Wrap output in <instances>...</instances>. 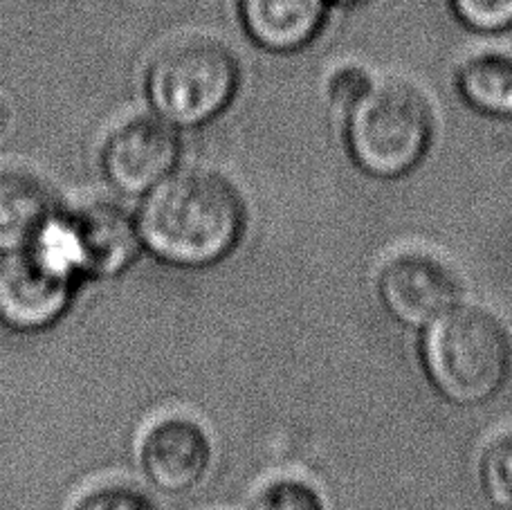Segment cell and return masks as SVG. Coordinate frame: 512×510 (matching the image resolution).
I'll return each mask as SVG.
<instances>
[{"instance_id":"3","label":"cell","mask_w":512,"mask_h":510,"mask_svg":"<svg viewBox=\"0 0 512 510\" xmlns=\"http://www.w3.org/2000/svg\"><path fill=\"white\" fill-rule=\"evenodd\" d=\"M344 115L346 149L353 165L369 178H407L423 165L434 144V106L407 79L373 81Z\"/></svg>"},{"instance_id":"15","label":"cell","mask_w":512,"mask_h":510,"mask_svg":"<svg viewBox=\"0 0 512 510\" xmlns=\"http://www.w3.org/2000/svg\"><path fill=\"white\" fill-rule=\"evenodd\" d=\"M459 21L474 32H504L512 27V0H450Z\"/></svg>"},{"instance_id":"5","label":"cell","mask_w":512,"mask_h":510,"mask_svg":"<svg viewBox=\"0 0 512 510\" xmlns=\"http://www.w3.org/2000/svg\"><path fill=\"white\" fill-rule=\"evenodd\" d=\"M77 272L45 241L0 261V324L16 333L50 329L75 297Z\"/></svg>"},{"instance_id":"16","label":"cell","mask_w":512,"mask_h":510,"mask_svg":"<svg viewBox=\"0 0 512 510\" xmlns=\"http://www.w3.org/2000/svg\"><path fill=\"white\" fill-rule=\"evenodd\" d=\"M70 510H158V506L133 486L106 484L81 495Z\"/></svg>"},{"instance_id":"13","label":"cell","mask_w":512,"mask_h":510,"mask_svg":"<svg viewBox=\"0 0 512 510\" xmlns=\"http://www.w3.org/2000/svg\"><path fill=\"white\" fill-rule=\"evenodd\" d=\"M479 481L492 506H512V432L495 436L483 448Z\"/></svg>"},{"instance_id":"4","label":"cell","mask_w":512,"mask_h":510,"mask_svg":"<svg viewBox=\"0 0 512 510\" xmlns=\"http://www.w3.org/2000/svg\"><path fill=\"white\" fill-rule=\"evenodd\" d=\"M239 86L241 66L232 50L205 36L167 45L146 72V95L155 113L187 129L225 113Z\"/></svg>"},{"instance_id":"10","label":"cell","mask_w":512,"mask_h":510,"mask_svg":"<svg viewBox=\"0 0 512 510\" xmlns=\"http://www.w3.org/2000/svg\"><path fill=\"white\" fill-rule=\"evenodd\" d=\"M59 221L48 182L25 167H0V252L36 248L50 239Z\"/></svg>"},{"instance_id":"7","label":"cell","mask_w":512,"mask_h":510,"mask_svg":"<svg viewBox=\"0 0 512 510\" xmlns=\"http://www.w3.org/2000/svg\"><path fill=\"white\" fill-rule=\"evenodd\" d=\"M75 272L115 277L131 266L140 252V230L122 207L108 200L81 205L61 218L48 239Z\"/></svg>"},{"instance_id":"6","label":"cell","mask_w":512,"mask_h":510,"mask_svg":"<svg viewBox=\"0 0 512 510\" xmlns=\"http://www.w3.org/2000/svg\"><path fill=\"white\" fill-rule=\"evenodd\" d=\"M376 290L393 320L420 331L463 304L459 275L443 259L427 252L393 254L378 272Z\"/></svg>"},{"instance_id":"9","label":"cell","mask_w":512,"mask_h":510,"mask_svg":"<svg viewBox=\"0 0 512 510\" xmlns=\"http://www.w3.org/2000/svg\"><path fill=\"white\" fill-rule=\"evenodd\" d=\"M140 463L149 484L164 495H185L205 479L212 441L187 416H167L144 432Z\"/></svg>"},{"instance_id":"2","label":"cell","mask_w":512,"mask_h":510,"mask_svg":"<svg viewBox=\"0 0 512 510\" xmlns=\"http://www.w3.org/2000/svg\"><path fill=\"white\" fill-rule=\"evenodd\" d=\"M420 362L438 396L454 407L488 405L512 376V338L486 308L459 304L423 329Z\"/></svg>"},{"instance_id":"1","label":"cell","mask_w":512,"mask_h":510,"mask_svg":"<svg viewBox=\"0 0 512 510\" xmlns=\"http://www.w3.org/2000/svg\"><path fill=\"white\" fill-rule=\"evenodd\" d=\"M248 225L241 191L212 171L169 176L137 216L142 243L178 268H209L239 248Z\"/></svg>"},{"instance_id":"8","label":"cell","mask_w":512,"mask_h":510,"mask_svg":"<svg viewBox=\"0 0 512 510\" xmlns=\"http://www.w3.org/2000/svg\"><path fill=\"white\" fill-rule=\"evenodd\" d=\"M180 158V142L169 124L133 117L108 135L102 151L104 173L128 196H142L167 180Z\"/></svg>"},{"instance_id":"14","label":"cell","mask_w":512,"mask_h":510,"mask_svg":"<svg viewBox=\"0 0 512 510\" xmlns=\"http://www.w3.org/2000/svg\"><path fill=\"white\" fill-rule=\"evenodd\" d=\"M250 510H328L324 495L310 481L279 477L265 484L252 499Z\"/></svg>"},{"instance_id":"18","label":"cell","mask_w":512,"mask_h":510,"mask_svg":"<svg viewBox=\"0 0 512 510\" xmlns=\"http://www.w3.org/2000/svg\"><path fill=\"white\" fill-rule=\"evenodd\" d=\"M490 510H512V506H492Z\"/></svg>"},{"instance_id":"12","label":"cell","mask_w":512,"mask_h":510,"mask_svg":"<svg viewBox=\"0 0 512 510\" xmlns=\"http://www.w3.org/2000/svg\"><path fill=\"white\" fill-rule=\"evenodd\" d=\"M463 104L492 120H512V57L477 54L456 75Z\"/></svg>"},{"instance_id":"17","label":"cell","mask_w":512,"mask_h":510,"mask_svg":"<svg viewBox=\"0 0 512 510\" xmlns=\"http://www.w3.org/2000/svg\"><path fill=\"white\" fill-rule=\"evenodd\" d=\"M371 84L373 79L369 77L367 70H362L360 66H342L333 72L331 79H328V97H331V102L337 108H342L346 113L364 93H367Z\"/></svg>"},{"instance_id":"11","label":"cell","mask_w":512,"mask_h":510,"mask_svg":"<svg viewBox=\"0 0 512 510\" xmlns=\"http://www.w3.org/2000/svg\"><path fill=\"white\" fill-rule=\"evenodd\" d=\"M245 32L268 52H297L315 39L326 18V0H239Z\"/></svg>"}]
</instances>
